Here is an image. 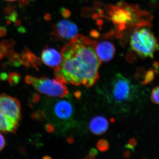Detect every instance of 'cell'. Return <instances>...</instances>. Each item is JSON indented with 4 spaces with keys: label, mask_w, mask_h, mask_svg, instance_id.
Returning <instances> with one entry per match:
<instances>
[{
    "label": "cell",
    "mask_w": 159,
    "mask_h": 159,
    "mask_svg": "<svg viewBox=\"0 0 159 159\" xmlns=\"http://www.w3.org/2000/svg\"><path fill=\"white\" fill-rule=\"evenodd\" d=\"M110 91L112 100L118 104L131 102L136 94V89L130 80L119 73L114 77L111 84Z\"/></svg>",
    "instance_id": "4"
},
{
    "label": "cell",
    "mask_w": 159,
    "mask_h": 159,
    "mask_svg": "<svg viewBox=\"0 0 159 159\" xmlns=\"http://www.w3.org/2000/svg\"><path fill=\"white\" fill-rule=\"evenodd\" d=\"M107 18L116 27V35L119 39L131 34L143 27L151 28L152 16L148 11L141 9L137 5L121 2L106 8Z\"/></svg>",
    "instance_id": "2"
},
{
    "label": "cell",
    "mask_w": 159,
    "mask_h": 159,
    "mask_svg": "<svg viewBox=\"0 0 159 159\" xmlns=\"http://www.w3.org/2000/svg\"><path fill=\"white\" fill-rule=\"evenodd\" d=\"M0 108L12 121L19 124L21 119L20 104L18 99L14 97L0 94Z\"/></svg>",
    "instance_id": "7"
},
{
    "label": "cell",
    "mask_w": 159,
    "mask_h": 159,
    "mask_svg": "<svg viewBox=\"0 0 159 159\" xmlns=\"http://www.w3.org/2000/svg\"><path fill=\"white\" fill-rule=\"evenodd\" d=\"M90 130L96 135L105 133L109 127V122L105 117L96 116L91 119L89 124Z\"/></svg>",
    "instance_id": "11"
},
{
    "label": "cell",
    "mask_w": 159,
    "mask_h": 159,
    "mask_svg": "<svg viewBox=\"0 0 159 159\" xmlns=\"http://www.w3.org/2000/svg\"><path fill=\"white\" fill-rule=\"evenodd\" d=\"M91 156L90 157L88 158L87 159H92V158L93 157L91 156Z\"/></svg>",
    "instance_id": "25"
},
{
    "label": "cell",
    "mask_w": 159,
    "mask_h": 159,
    "mask_svg": "<svg viewBox=\"0 0 159 159\" xmlns=\"http://www.w3.org/2000/svg\"><path fill=\"white\" fill-rule=\"evenodd\" d=\"M5 144H6V142H5V138L2 134H0V151L2 150L4 148Z\"/></svg>",
    "instance_id": "19"
},
{
    "label": "cell",
    "mask_w": 159,
    "mask_h": 159,
    "mask_svg": "<svg viewBox=\"0 0 159 159\" xmlns=\"http://www.w3.org/2000/svg\"><path fill=\"white\" fill-rule=\"evenodd\" d=\"M0 79H1V78H0Z\"/></svg>",
    "instance_id": "26"
},
{
    "label": "cell",
    "mask_w": 159,
    "mask_h": 159,
    "mask_svg": "<svg viewBox=\"0 0 159 159\" xmlns=\"http://www.w3.org/2000/svg\"><path fill=\"white\" fill-rule=\"evenodd\" d=\"M130 35L131 49L139 57L142 58H152L159 51L157 40L148 27L137 29Z\"/></svg>",
    "instance_id": "3"
},
{
    "label": "cell",
    "mask_w": 159,
    "mask_h": 159,
    "mask_svg": "<svg viewBox=\"0 0 159 159\" xmlns=\"http://www.w3.org/2000/svg\"><path fill=\"white\" fill-rule=\"evenodd\" d=\"M20 58L21 64L24 65L26 67H32L38 69L39 66L41 63V60L28 49L25 50L20 55Z\"/></svg>",
    "instance_id": "12"
},
{
    "label": "cell",
    "mask_w": 159,
    "mask_h": 159,
    "mask_svg": "<svg viewBox=\"0 0 159 159\" xmlns=\"http://www.w3.org/2000/svg\"><path fill=\"white\" fill-rule=\"evenodd\" d=\"M20 76L17 73L12 72L8 75V80L11 85H15L19 83L20 80Z\"/></svg>",
    "instance_id": "15"
},
{
    "label": "cell",
    "mask_w": 159,
    "mask_h": 159,
    "mask_svg": "<svg viewBox=\"0 0 159 159\" xmlns=\"http://www.w3.org/2000/svg\"><path fill=\"white\" fill-rule=\"evenodd\" d=\"M54 35L58 39L69 40L76 37L78 33L77 25L68 20H61L54 26Z\"/></svg>",
    "instance_id": "8"
},
{
    "label": "cell",
    "mask_w": 159,
    "mask_h": 159,
    "mask_svg": "<svg viewBox=\"0 0 159 159\" xmlns=\"http://www.w3.org/2000/svg\"><path fill=\"white\" fill-rule=\"evenodd\" d=\"M97 42L82 35L69 41L61 50V63L54 69L56 79L66 84L90 87L99 79L101 61L95 50Z\"/></svg>",
    "instance_id": "1"
},
{
    "label": "cell",
    "mask_w": 159,
    "mask_h": 159,
    "mask_svg": "<svg viewBox=\"0 0 159 159\" xmlns=\"http://www.w3.org/2000/svg\"><path fill=\"white\" fill-rule=\"evenodd\" d=\"M7 1H9V2H14V1H16V0H6Z\"/></svg>",
    "instance_id": "24"
},
{
    "label": "cell",
    "mask_w": 159,
    "mask_h": 159,
    "mask_svg": "<svg viewBox=\"0 0 159 159\" xmlns=\"http://www.w3.org/2000/svg\"><path fill=\"white\" fill-rule=\"evenodd\" d=\"M18 125L9 119L2 110L0 108V131L15 133Z\"/></svg>",
    "instance_id": "13"
},
{
    "label": "cell",
    "mask_w": 159,
    "mask_h": 159,
    "mask_svg": "<svg viewBox=\"0 0 159 159\" xmlns=\"http://www.w3.org/2000/svg\"><path fill=\"white\" fill-rule=\"evenodd\" d=\"M44 113L42 111H37L36 112L33 113L32 115V117L34 119H42L44 117Z\"/></svg>",
    "instance_id": "18"
},
{
    "label": "cell",
    "mask_w": 159,
    "mask_h": 159,
    "mask_svg": "<svg viewBox=\"0 0 159 159\" xmlns=\"http://www.w3.org/2000/svg\"><path fill=\"white\" fill-rule=\"evenodd\" d=\"M6 30L3 27L0 28V36H3L6 33Z\"/></svg>",
    "instance_id": "22"
},
{
    "label": "cell",
    "mask_w": 159,
    "mask_h": 159,
    "mask_svg": "<svg viewBox=\"0 0 159 159\" xmlns=\"http://www.w3.org/2000/svg\"><path fill=\"white\" fill-rule=\"evenodd\" d=\"M128 60L130 62H134L136 60L135 56L134 54H129L128 56Z\"/></svg>",
    "instance_id": "20"
},
{
    "label": "cell",
    "mask_w": 159,
    "mask_h": 159,
    "mask_svg": "<svg viewBox=\"0 0 159 159\" xmlns=\"http://www.w3.org/2000/svg\"><path fill=\"white\" fill-rule=\"evenodd\" d=\"M157 74H158L157 72L153 68L148 69L147 71H145L142 68L137 71L136 75L137 78L142 79V84L146 85L153 81Z\"/></svg>",
    "instance_id": "14"
},
{
    "label": "cell",
    "mask_w": 159,
    "mask_h": 159,
    "mask_svg": "<svg viewBox=\"0 0 159 159\" xmlns=\"http://www.w3.org/2000/svg\"><path fill=\"white\" fill-rule=\"evenodd\" d=\"M8 74L6 73H1V75H0V78L2 80H6L8 79Z\"/></svg>",
    "instance_id": "21"
},
{
    "label": "cell",
    "mask_w": 159,
    "mask_h": 159,
    "mask_svg": "<svg viewBox=\"0 0 159 159\" xmlns=\"http://www.w3.org/2000/svg\"><path fill=\"white\" fill-rule=\"evenodd\" d=\"M25 82L32 85L38 92L51 97L63 98L67 95L69 91L63 83L58 80L46 77L38 78L32 76H26Z\"/></svg>",
    "instance_id": "5"
},
{
    "label": "cell",
    "mask_w": 159,
    "mask_h": 159,
    "mask_svg": "<svg viewBox=\"0 0 159 159\" xmlns=\"http://www.w3.org/2000/svg\"><path fill=\"white\" fill-rule=\"evenodd\" d=\"M41 58L45 64L50 67L55 68L60 65L62 60L61 53L52 48L44 49L42 53Z\"/></svg>",
    "instance_id": "10"
},
{
    "label": "cell",
    "mask_w": 159,
    "mask_h": 159,
    "mask_svg": "<svg viewBox=\"0 0 159 159\" xmlns=\"http://www.w3.org/2000/svg\"><path fill=\"white\" fill-rule=\"evenodd\" d=\"M51 116L57 123H67L73 119L74 108L70 100L58 99L51 103L50 107Z\"/></svg>",
    "instance_id": "6"
},
{
    "label": "cell",
    "mask_w": 159,
    "mask_h": 159,
    "mask_svg": "<svg viewBox=\"0 0 159 159\" xmlns=\"http://www.w3.org/2000/svg\"><path fill=\"white\" fill-rule=\"evenodd\" d=\"M95 50L100 61L107 62L113 59L116 54V48L112 43L108 41L96 42Z\"/></svg>",
    "instance_id": "9"
},
{
    "label": "cell",
    "mask_w": 159,
    "mask_h": 159,
    "mask_svg": "<svg viewBox=\"0 0 159 159\" xmlns=\"http://www.w3.org/2000/svg\"><path fill=\"white\" fill-rule=\"evenodd\" d=\"M151 99L152 102L159 105V85L152 89L151 94Z\"/></svg>",
    "instance_id": "16"
},
{
    "label": "cell",
    "mask_w": 159,
    "mask_h": 159,
    "mask_svg": "<svg viewBox=\"0 0 159 159\" xmlns=\"http://www.w3.org/2000/svg\"><path fill=\"white\" fill-rule=\"evenodd\" d=\"M97 146L101 151H105L109 148L108 143L105 140H100L97 143Z\"/></svg>",
    "instance_id": "17"
},
{
    "label": "cell",
    "mask_w": 159,
    "mask_h": 159,
    "mask_svg": "<svg viewBox=\"0 0 159 159\" xmlns=\"http://www.w3.org/2000/svg\"><path fill=\"white\" fill-rule=\"evenodd\" d=\"M43 159H51V157H48V156H46V157H44L43 158Z\"/></svg>",
    "instance_id": "23"
}]
</instances>
